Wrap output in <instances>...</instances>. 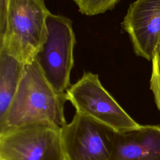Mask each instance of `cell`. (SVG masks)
<instances>
[{"mask_svg":"<svg viewBox=\"0 0 160 160\" xmlns=\"http://www.w3.org/2000/svg\"><path fill=\"white\" fill-rule=\"evenodd\" d=\"M110 160H160V126L117 131Z\"/></svg>","mask_w":160,"mask_h":160,"instance_id":"cell-8","label":"cell"},{"mask_svg":"<svg viewBox=\"0 0 160 160\" xmlns=\"http://www.w3.org/2000/svg\"><path fill=\"white\" fill-rule=\"evenodd\" d=\"M49 13L44 0H9L0 51L24 64L33 62L48 38Z\"/></svg>","mask_w":160,"mask_h":160,"instance_id":"cell-2","label":"cell"},{"mask_svg":"<svg viewBox=\"0 0 160 160\" xmlns=\"http://www.w3.org/2000/svg\"><path fill=\"white\" fill-rule=\"evenodd\" d=\"M79 12L86 16H94L112 9L120 0H72Z\"/></svg>","mask_w":160,"mask_h":160,"instance_id":"cell-10","label":"cell"},{"mask_svg":"<svg viewBox=\"0 0 160 160\" xmlns=\"http://www.w3.org/2000/svg\"><path fill=\"white\" fill-rule=\"evenodd\" d=\"M66 101V93L55 91L36 61L25 64L16 95L0 122V134L30 125L61 129L66 123L64 114Z\"/></svg>","mask_w":160,"mask_h":160,"instance_id":"cell-1","label":"cell"},{"mask_svg":"<svg viewBox=\"0 0 160 160\" xmlns=\"http://www.w3.org/2000/svg\"><path fill=\"white\" fill-rule=\"evenodd\" d=\"M116 132L112 128L76 112L61 128L66 160H110Z\"/></svg>","mask_w":160,"mask_h":160,"instance_id":"cell-5","label":"cell"},{"mask_svg":"<svg viewBox=\"0 0 160 160\" xmlns=\"http://www.w3.org/2000/svg\"><path fill=\"white\" fill-rule=\"evenodd\" d=\"M9 1L0 0V38L3 36L6 28Z\"/></svg>","mask_w":160,"mask_h":160,"instance_id":"cell-12","label":"cell"},{"mask_svg":"<svg viewBox=\"0 0 160 160\" xmlns=\"http://www.w3.org/2000/svg\"><path fill=\"white\" fill-rule=\"evenodd\" d=\"M68 101L76 112L104 124L116 131L140 126L122 108L101 84L97 74L84 72L82 77L66 91Z\"/></svg>","mask_w":160,"mask_h":160,"instance_id":"cell-4","label":"cell"},{"mask_svg":"<svg viewBox=\"0 0 160 160\" xmlns=\"http://www.w3.org/2000/svg\"><path fill=\"white\" fill-rule=\"evenodd\" d=\"M24 66L23 62L0 51V122L16 95Z\"/></svg>","mask_w":160,"mask_h":160,"instance_id":"cell-9","label":"cell"},{"mask_svg":"<svg viewBox=\"0 0 160 160\" xmlns=\"http://www.w3.org/2000/svg\"><path fill=\"white\" fill-rule=\"evenodd\" d=\"M151 61L150 89L153 93L156 105L160 111V49H156Z\"/></svg>","mask_w":160,"mask_h":160,"instance_id":"cell-11","label":"cell"},{"mask_svg":"<svg viewBox=\"0 0 160 160\" xmlns=\"http://www.w3.org/2000/svg\"><path fill=\"white\" fill-rule=\"evenodd\" d=\"M48 38L35 56L46 79L58 93L70 87V74L74 64L76 44L72 21L51 12L47 18Z\"/></svg>","mask_w":160,"mask_h":160,"instance_id":"cell-3","label":"cell"},{"mask_svg":"<svg viewBox=\"0 0 160 160\" xmlns=\"http://www.w3.org/2000/svg\"><path fill=\"white\" fill-rule=\"evenodd\" d=\"M156 49H160V38H159V41H158V46H157Z\"/></svg>","mask_w":160,"mask_h":160,"instance_id":"cell-13","label":"cell"},{"mask_svg":"<svg viewBox=\"0 0 160 160\" xmlns=\"http://www.w3.org/2000/svg\"><path fill=\"white\" fill-rule=\"evenodd\" d=\"M0 160H66L61 129L30 125L0 134Z\"/></svg>","mask_w":160,"mask_h":160,"instance_id":"cell-6","label":"cell"},{"mask_svg":"<svg viewBox=\"0 0 160 160\" xmlns=\"http://www.w3.org/2000/svg\"><path fill=\"white\" fill-rule=\"evenodd\" d=\"M122 29L136 56L151 61L160 38V0H136L127 11Z\"/></svg>","mask_w":160,"mask_h":160,"instance_id":"cell-7","label":"cell"}]
</instances>
